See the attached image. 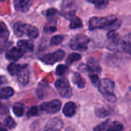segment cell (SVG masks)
Masks as SVG:
<instances>
[{
    "instance_id": "obj_14",
    "label": "cell",
    "mask_w": 131,
    "mask_h": 131,
    "mask_svg": "<svg viewBox=\"0 0 131 131\" xmlns=\"http://www.w3.org/2000/svg\"><path fill=\"white\" fill-rule=\"evenodd\" d=\"M26 67H27L26 65H19L16 63H11L8 67V71L13 76L18 75Z\"/></svg>"
},
{
    "instance_id": "obj_17",
    "label": "cell",
    "mask_w": 131,
    "mask_h": 131,
    "mask_svg": "<svg viewBox=\"0 0 131 131\" xmlns=\"http://www.w3.org/2000/svg\"><path fill=\"white\" fill-rule=\"evenodd\" d=\"M73 81L79 88L85 87V85H86L85 80L82 77V76L80 73H76L73 75Z\"/></svg>"
},
{
    "instance_id": "obj_34",
    "label": "cell",
    "mask_w": 131,
    "mask_h": 131,
    "mask_svg": "<svg viewBox=\"0 0 131 131\" xmlns=\"http://www.w3.org/2000/svg\"><path fill=\"white\" fill-rule=\"evenodd\" d=\"M117 36H118V34H117L116 32H115V30H113V29L110 30V32L107 33V36H108L109 39H116V38L117 37Z\"/></svg>"
},
{
    "instance_id": "obj_5",
    "label": "cell",
    "mask_w": 131,
    "mask_h": 131,
    "mask_svg": "<svg viewBox=\"0 0 131 131\" xmlns=\"http://www.w3.org/2000/svg\"><path fill=\"white\" fill-rule=\"evenodd\" d=\"M62 13L67 19H72L75 16L76 9L74 0H63L62 4Z\"/></svg>"
},
{
    "instance_id": "obj_39",
    "label": "cell",
    "mask_w": 131,
    "mask_h": 131,
    "mask_svg": "<svg viewBox=\"0 0 131 131\" xmlns=\"http://www.w3.org/2000/svg\"><path fill=\"white\" fill-rule=\"evenodd\" d=\"M1 1H3V0H0V2H1Z\"/></svg>"
},
{
    "instance_id": "obj_22",
    "label": "cell",
    "mask_w": 131,
    "mask_h": 131,
    "mask_svg": "<svg viewBox=\"0 0 131 131\" xmlns=\"http://www.w3.org/2000/svg\"><path fill=\"white\" fill-rule=\"evenodd\" d=\"M9 36V32L5 23H0V39H6Z\"/></svg>"
},
{
    "instance_id": "obj_8",
    "label": "cell",
    "mask_w": 131,
    "mask_h": 131,
    "mask_svg": "<svg viewBox=\"0 0 131 131\" xmlns=\"http://www.w3.org/2000/svg\"><path fill=\"white\" fill-rule=\"evenodd\" d=\"M63 126V123L59 118H52L46 123L44 131H60Z\"/></svg>"
},
{
    "instance_id": "obj_33",
    "label": "cell",
    "mask_w": 131,
    "mask_h": 131,
    "mask_svg": "<svg viewBox=\"0 0 131 131\" xmlns=\"http://www.w3.org/2000/svg\"><path fill=\"white\" fill-rule=\"evenodd\" d=\"M104 97L107 100H109L110 102H115L116 101V96L113 94V93H109V94H106V95H105L104 96Z\"/></svg>"
},
{
    "instance_id": "obj_23",
    "label": "cell",
    "mask_w": 131,
    "mask_h": 131,
    "mask_svg": "<svg viewBox=\"0 0 131 131\" xmlns=\"http://www.w3.org/2000/svg\"><path fill=\"white\" fill-rule=\"evenodd\" d=\"M83 26L82 20L77 16H73L72 19H70V29H78Z\"/></svg>"
},
{
    "instance_id": "obj_15",
    "label": "cell",
    "mask_w": 131,
    "mask_h": 131,
    "mask_svg": "<svg viewBox=\"0 0 131 131\" xmlns=\"http://www.w3.org/2000/svg\"><path fill=\"white\" fill-rule=\"evenodd\" d=\"M29 73L27 70V67H26L18 74V80L22 85H26L29 83Z\"/></svg>"
},
{
    "instance_id": "obj_12",
    "label": "cell",
    "mask_w": 131,
    "mask_h": 131,
    "mask_svg": "<svg viewBox=\"0 0 131 131\" xmlns=\"http://www.w3.org/2000/svg\"><path fill=\"white\" fill-rule=\"evenodd\" d=\"M87 67L90 74H98L101 72V68L98 61L94 58H90L87 60Z\"/></svg>"
},
{
    "instance_id": "obj_13",
    "label": "cell",
    "mask_w": 131,
    "mask_h": 131,
    "mask_svg": "<svg viewBox=\"0 0 131 131\" xmlns=\"http://www.w3.org/2000/svg\"><path fill=\"white\" fill-rule=\"evenodd\" d=\"M77 112V106L73 102H69L65 104L62 109V113L63 114L67 116V117H71L73 115H75Z\"/></svg>"
},
{
    "instance_id": "obj_25",
    "label": "cell",
    "mask_w": 131,
    "mask_h": 131,
    "mask_svg": "<svg viewBox=\"0 0 131 131\" xmlns=\"http://www.w3.org/2000/svg\"><path fill=\"white\" fill-rule=\"evenodd\" d=\"M95 114L100 118H104L110 114V112L104 108H98L95 110Z\"/></svg>"
},
{
    "instance_id": "obj_21",
    "label": "cell",
    "mask_w": 131,
    "mask_h": 131,
    "mask_svg": "<svg viewBox=\"0 0 131 131\" xmlns=\"http://www.w3.org/2000/svg\"><path fill=\"white\" fill-rule=\"evenodd\" d=\"M13 113L17 116H22L24 114V111H25V106L23 104L20 103H16L14 106H13Z\"/></svg>"
},
{
    "instance_id": "obj_29",
    "label": "cell",
    "mask_w": 131,
    "mask_h": 131,
    "mask_svg": "<svg viewBox=\"0 0 131 131\" xmlns=\"http://www.w3.org/2000/svg\"><path fill=\"white\" fill-rule=\"evenodd\" d=\"M90 80L92 82V83L96 86V87H99L100 84V80L98 77L97 74H90Z\"/></svg>"
},
{
    "instance_id": "obj_27",
    "label": "cell",
    "mask_w": 131,
    "mask_h": 131,
    "mask_svg": "<svg viewBox=\"0 0 131 131\" xmlns=\"http://www.w3.org/2000/svg\"><path fill=\"white\" fill-rule=\"evenodd\" d=\"M63 40V36L61 35H57V36H54L51 40H50V44L52 46H57L59 44H60Z\"/></svg>"
},
{
    "instance_id": "obj_36",
    "label": "cell",
    "mask_w": 131,
    "mask_h": 131,
    "mask_svg": "<svg viewBox=\"0 0 131 131\" xmlns=\"http://www.w3.org/2000/svg\"><path fill=\"white\" fill-rule=\"evenodd\" d=\"M6 83V79L4 77H0V86L3 85L4 83Z\"/></svg>"
},
{
    "instance_id": "obj_31",
    "label": "cell",
    "mask_w": 131,
    "mask_h": 131,
    "mask_svg": "<svg viewBox=\"0 0 131 131\" xmlns=\"http://www.w3.org/2000/svg\"><path fill=\"white\" fill-rule=\"evenodd\" d=\"M95 6L97 9H104L108 6V0H97Z\"/></svg>"
},
{
    "instance_id": "obj_35",
    "label": "cell",
    "mask_w": 131,
    "mask_h": 131,
    "mask_svg": "<svg viewBox=\"0 0 131 131\" xmlns=\"http://www.w3.org/2000/svg\"><path fill=\"white\" fill-rule=\"evenodd\" d=\"M56 13H57V10L56 9H49L46 12V16H52L55 15Z\"/></svg>"
},
{
    "instance_id": "obj_6",
    "label": "cell",
    "mask_w": 131,
    "mask_h": 131,
    "mask_svg": "<svg viewBox=\"0 0 131 131\" xmlns=\"http://www.w3.org/2000/svg\"><path fill=\"white\" fill-rule=\"evenodd\" d=\"M62 104L61 102L58 100H54L49 102H45L41 106L40 108L42 111L47 113H56L59 111L61 109Z\"/></svg>"
},
{
    "instance_id": "obj_26",
    "label": "cell",
    "mask_w": 131,
    "mask_h": 131,
    "mask_svg": "<svg viewBox=\"0 0 131 131\" xmlns=\"http://www.w3.org/2000/svg\"><path fill=\"white\" fill-rule=\"evenodd\" d=\"M4 123L5 125L9 127V129H13L14 127H16V121L14 120V119L11 116H7L5 120H4Z\"/></svg>"
},
{
    "instance_id": "obj_11",
    "label": "cell",
    "mask_w": 131,
    "mask_h": 131,
    "mask_svg": "<svg viewBox=\"0 0 131 131\" xmlns=\"http://www.w3.org/2000/svg\"><path fill=\"white\" fill-rule=\"evenodd\" d=\"M23 54H24V52L22 49L13 47V48L10 49L9 50H8V52L6 54V57L8 60L17 61L20 58H22Z\"/></svg>"
},
{
    "instance_id": "obj_37",
    "label": "cell",
    "mask_w": 131,
    "mask_h": 131,
    "mask_svg": "<svg viewBox=\"0 0 131 131\" xmlns=\"http://www.w3.org/2000/svg\"><path fill=\"white\" fill-rule=\"evenodd\" d=\"M86 1H87V2L90 3H94V4H95L97 0H86Z\"/></svg>"
},
{
    "instance_id": "obj_19",
    "label": "cell",
    "mask_w": 131,
    "mask_h": 131,
    "mask_svg": "<svg viewBox=\"0 0 131 131\" xmlns=\"http://www.w3.org/2000/svg\"><path fill=\"white\" fill-rule=\"evenodd\" d=\"M118 46L119 49L131 56V42L129 41L118 42Z\"/></svg>"
},
{
    "instance_id": "obj_7",
    "label": "cell",
    "mask_w": 131,
    "mask_h": 131,
    "mask_svg": "<svg viewBox=\"0 0 131 131\" xmlns=\"http://www.w3.org/2000/svg\"><path fill=\"white\" fill-rule=\"evenodd\" d=\"M64 56H65V52L62 50L59 49L56 52L48 53L43 56L41 58V60L46 64H54L55 62L60 61L62 59H63Z\"/></svg>"
},
{
    "instance_id": "obj_2",
    "label": "cell",
    "mask_w": 131,
    "mask_h": 131,
    "mask_svg": "<svg viewBox=\"0 0 131 131\" xmlns=\"http://www.w3.org/2000/svg\"><path fill=\"white\" fill-rule=\"evenodd\" d=\"M90 39L84 35H77L74 36L70 42V46L74 50L85 51L88 47Z\"/></svg>"
},
{
    "instance_id": "obj_30",
    "label": "cell",
    "mask_w": 131,
    "mask_h": 131,
    "mask_svg": "<svg viewBox=\"0 0 131 131\" xmlns=\"http://www.w3.org/2000/svg\"><path fill=\"white\" fill-rule=\"evenodd\" d=\"M67 70V67L66 65H63V64H60L59 65L58 67H56V73L57 75L59 76H61V75H63L66 72Z\"/></svg>"
},
{
    "instance_id": "obj_20",
    "label": "cell",
    "mask_w": 131,
    "mask_h": 131,
    "mask_svg": "<svg viewBox=\"0 0 131 131\" xmlns=\"http://www.w3.org/2000/svg\"><path fill=\"white\" fill-rule=\"evenodd\" d=\"M123 126L121 123L118 121H114L111 123L106 129V131H123Z\"/></svg>"
},
{
    "instance_id": "obj_32",
    "label": "cell",
    "mask_w": 131,
    "mask_h": 131,
    "mask_svg": "<svg viewBox=\"0 0 131 131\" xmlns=\"http://www.w3.org/2000/svg\"><path fill=\"white\" fill-rule=\"evenodd\" d=\"M38 113H39V109H38V107L37 106H32L28 111V116L29 117L35 116H37Z\"/></svg>"
},
{
    "instance_id": "obj_9",
    "label": "cell",
    "mask_w": 131,
    "mask_h": 131,
    "mask_svg": "<svg viewBox=\"0 0 131 131\" xmlns=\"http://www.w3.org/2000/svg\"><path fill=\"white\" fill-rule=\"evenodd\" d=\"M114 90V83L110 79H103L99 86L100 92L103 95H106L109 93H112Z\"/></svg>"
},
{
    "instance_id": "obj_3",
    "label": "cell",
    "mask_w": 131,
    "mask_h": 131,
    "mask_svg": "<svg viewBox=\"0 0 131 131\" xmlns=\"http://www.w3.org/2000/svg\"><path fill=\"white\" fill-rule=\"evenodd\" d=\"M115 19H109L106 17H93L89 22V28L90 30L96 29H106Z\"/></svg>"
},
{
    "instance_id": "obj_16",
    "label": "cell",
    "mask_w": 131,
    "mask_h": 131,
    "mask_svg": "<svg viewBox=\"0 0 131 131\" xmlns=\"http://www.w3.org/2000/svg\"><path fill=\"white\" fill-rule=\"evenodd\" d=\"M18 46L23 51H32L33 50V45L29 40H26V39L19 40L18 42Z\"/></svg>"
},
{
    "instance_id": "obj_18",
    "label": "cell",
    "mask_w": 131,
    "mask_h": 131,
    "mask_svg": "<svg viewBox=\"0 0 131 131\" xmlns=\"http://www.w3.org/2000/svg\"><path fill=\"white\" fill-rule=\"evenodd\" d=\"M13 94H14V90L12 87L9 86L4 87L0 90V98L4 100L11 97L12 96H13Z\"/></svg>"
},
{
    "instance_id": "obj_1",
    "label": "cell",
    "mask_w": 131,
    "mask_h": 131,
    "mask_svg": "<svg viewBox=\"0 0 131 131\" xmlns=\"http://www.w3.org/2000/svg\"><path fill=\"white\" fill-rule=\"evenodd\" d=\"M14 32L18 36L26 35L31 39H36L39 36V30L36 27L22 23H17L14 26Z\"/></svg>"
},
{
    "instance_id": "obj_4",
    "label": "cell",
    "mask_w": 131,
    "mask_h": 131,
    "mask_svg": "<svg viewBox=\"0 0 131 131\" xmlns=\"http://www.w3.org/2000/svg\"><path fill=\"white\" fill-rule=\"evenodd\" d=\"M55 86L61 96L64 98H70L72 96V89L68 80L66 78H60L57 80Z\"/></svg>"
},
{
    "instance_id": "obj_38",
    "label": "cell",
    "mask_w": 131,
    "mask_h": 131,
    "mask_svg": "<svg viewBox=\"0 0 131 131\" xmlns=\"http://www.w3.org/2000/svg\"><path fill=\"white\" fill-rule=\"evenodd\" d=\"M0 131H7L6 129H4V128H3L2 126H0Z\"/></svg>"
},
{
    "instance_id": "obj_10",
    "label": "cell",
    "mask_w": 131,
    "mask_h": 131,
    "mask_svg": "<svg viewBox=\"0 0 131 131\" xmlns=\"http://www.w3.org/2000/svg\"><path fill=\"white\" fill-rule=\"evenodd\" d=\"M32 3V0H15L14 6L15 9L22 13H26L30 9Z\"/></svg>"
},
{
    "instance_id": "obj_28",
    "label": "cell",
    "mask_w": 131,
    "mask_h": 131,
    "mask_svg": "<svg viewBox=\"0 0 131 131\" xmlns=\"http://www.w3.org/2000/svg\"><path fill=\"white\" fill-rule=\"evenodd\" d=\"M109 121L110 120H106L104 122H103L102 123L97 125L94 129H93V131H105L106 129L107 128L108 126V124H109Z\"/></svg>"
},
{
    "instance_id": "obj_24",
    "label": "cell",
    "mask_w": 131,
    "mask_h": 131,
    "mask_svg": "<svg viewBox=\"0 0 131 131\" xmlns=\"http://www.w3.org/2000/svg\"><path fill=\"white\" fill-rule=\"evenodd\" d=\"M81 58H82V56H81V55L79 54V53H77V52L71 53L70 55H69V56H68L67 59V63L69 64V65H71L73 62L80 60Z\"/></svg>"
}]
</instances>
